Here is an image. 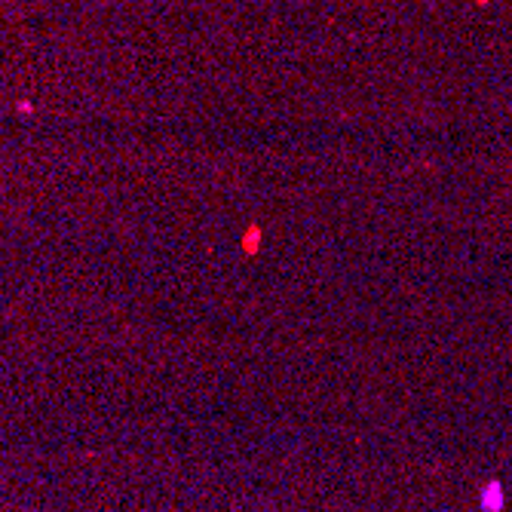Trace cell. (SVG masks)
<instances>
[{
    "label": "cell",
    "instance_id": "obj_1",
    "mask_svg": "<svg viewBox=\"0 0 512 512\" xmlns=\"http://www.w3.org/2000/svg\"><path fill=\"white\" fill-rule=\"evenodd\" d=\"M482 512H503V503H506V494H503V485L497 479H491L485 488H482Z\"/></svg>",
    "mask_w": 512,
    "mask_h": 512
}]
</instances>
